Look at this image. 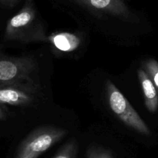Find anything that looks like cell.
Listing matches in <instances>:
<instances>
[{"instance_id": "9", "label": "cell", "mask_w": 158, "mask_h": 158, "mask_svg": "<svg viewBox=\"0 0 158 158\" xmlns=\"http://www.w3.org/2000/svg\"><path fill=\"white\" fill-rule=\"evenodd\" d=\"M78 145L75 139H71L65 143L52 158H77Z\"/></svg>"}, {"instance_id": "8", "label": "cell", "mask_w": 158, "mask_h": 158, "mask_svg": "<svg viewBox=\"0 0 158 158\" xmlns=\"http://www.w3.org/2000/svg\"><path fill=\"white\" fill-rule=\"evenodd\" d=\"M138 78L140 83L146 108L151 113L158 110V93L154 83L143 69H138Z\"/></svg>"}, {"instance_id": "7", "label": "cell", "mask_w": 158, "mask_h": 158, "mask_svg": "<svg viewBox=\"0 0 158 158\" xmlns=\"http://www.w3.org/2000/svg\"><path fill=\"white\" fill-rule=\"evenodd\" d=\"M44 41H48L56 49L64 52H73L81 44V39L78 35L72 32L52 33L45 36Z\"/></svg>"}, {"instance_id": "14", "label": "cell", "mask_w": 158, "mask_h": 158, "mask_svg": "<svg viewBox=\"0 0 158 158\" xmlns=\"http://www.w3.org/2000/svg\"><path fill=\"white\" fill-rule=\"evenodd\" d=\"M32 0H26V2H27V3H28V2H32Z\"/></svg>"}, {"instance_id": "5", "label": "cell", "mask_w": 158, "mask_h": 158, "mask_svg": "<svg viewBox=\"0 0 158 158\" xmlns=\"http://www.w3.org/2000/svg\"><path fill=\"white\" fill-rule=\"evenodd\" d=\"M78 4L100 13H106L127 21L137 20L124 0H73Z\"/></svg>"}, {"instance_id": "2", "label": "cell", "mask_w": 158, "mask_h": 158, "mask_svg": "<svg viewBox=\"0 0 158 158\" xmlns=\"http://www.w3.org/2000/svg\"><path fill=\"white\" fill-rule=\"evenodd\" d=\"M66 133L63 128L52 126L34 130L22 142L15 158H38L62 140Z\"/></svg>"}, {"instance_id": "3", "label": "cell", "mask_w": 158, "mask_h": 158, "mask_svg": "<svg viewBox=\"0 0 158 158\" xmlns=\"http://www.w3.org/2000/svg\"><path fill=\"white\" fill-rule=\"evenodd\" d=\"M106 95L111 110L128 127L143 135H151V131L127 99L110 81L106 83Z\"/></svg>"}, {"instance_id": "1", "label": "cell", "mask_w": 158, "mask_h": 158, "mask_svg": "<svg viewBox=\"0 0 158 158\" xmlns=\"http://www.w3.org/2000/svg\"><path fill=\"white\" fill-rule=\"evenodd\" d=\"M38 66L30 57H0V85L39 90Z\"/></svg>"}, {"instance_id": "6", "label": "cell", "mask_w": 158, "mask_h": 158, "mask_svg": "<svg viewBox=\"0 0 158 158\" xmlns=\"http://www.w3.org/2000/svg\"><path fill=\"white\" fill-rule=\"evenodd\" d=\"M38 91L0 85V104L29 106L35 100Z\"/></svg>"}, {"instance_id": "12", "label": "cell", "mask_w": 158, "mask_h": 158, "mask_svg": "<svg viewBox=\"0 0 158 158\" xmlns=\"http://www.w3.org/2000/svg\"><path fill=\"white\" fill-rule=\"evenodd\" d=\"M19 0H0V2L6 6H13Z\"/></svg>"}, {"instance_id": "13", "label": "cell", "mask_w": 158, "mask_h": 158, "mask_svg": "<svg viewBox=\"0 0 158 158\" xmlns=\"http://www.w3.org/2000/svg\"><path fill=\"white\" fill-rule=\"evenodd\" d=\"M6 117H7V115H6V111L4 110L2 105L0 104V120H6Z\"/></svg>"}, {"instance_id": "10", "label": "cell", "mask_w": 158, "mask_h": 158, "mask_svg": "<svg viewBox=\"0 0 158 158\" xmlns=\"http://www.w3.org/2000/svg\"><path fill=\"white\" fill-rule=\"evenodd\" d=\"M142 66L153 81L158 93V62L154 59H150L143 62Z\"/></svg>"}, {"instance_id": "4", "label": "cell", "mask_w": 158, "mask_h": 158, "mask_svg": "<svg viewBox=\"0 0 158 158\" xmlns=\"http://www.w3.org/2000/svg\"><path fill=\"white\" fill-rule=\"evenodd\" d=\"M36 21V12L32 2H28L19 12L8 21L5 31V39L9 41L28 42L44 40L42 32H33Z\"/></svg>"}, {"instance_id": "11", "label": "cell", "mask_w": 158, "mask_h": 158, "mask_svg": "<svg viewBox=\"0 0 158 158\" xmlns=\"http://www.w3.org/2000/svg\"><path fill=\"white\" fill-rule=\"evenodd\" d=\"M87 158H113L110 151L98 146H91L86 153Z\"/></svg>"}]
</instances>
